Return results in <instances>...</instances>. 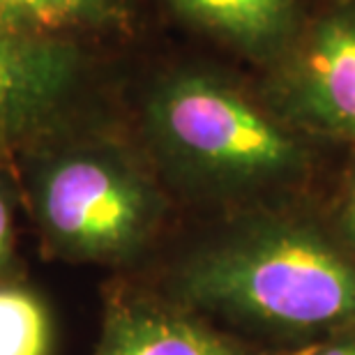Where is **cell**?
Returning a JSON list of instances; mask_svg holds the SVG:
<instances>
[{
    "label": "cell",
    "mask_w": 355,
    "mask_h": 355,
    "mask_svg": "<svg viewBox=\"0 0 355 355\" xmlns=\"http://www.w3.org/2000/svg\"><path fill=\"white\" fill-rule=\"evenodd\" d=\"M86 81V60L72 40L0 31V155L46 139Z\"/></svg>",
    "instance_id": "cell-5"
},
{
    "label": "cell",
    "mask_w": 355,
    "mask_h": 355,
    "mask_svg": "<svg viewBox=\"0 0 355 355\" xmlns=\"http://www.w3.org/2000/svg\"><path fill=\"white\" fill-rule=\"evenodd\" d=\"M123 17V0H0V31L31 37L69 40Z\"/></svg>",
    "instance_id": "cell-8"
},
{
    "label": "cell",
    "mask_w": 355,
    "mask_h": 355,
    "mask_svg": "<svg viewBox=\"0 0 355 355\" xmlns=\"http://www.w3.org/2000/svg\"><path fill=\"white\" fill-rule=\"evenodd\" d=\"M28 196L55 257L83 263L130 261L157 236L166 201L125 150L104 141L51 146L33 164Z\"/></svg>",
    "instance_id": "cell-3"
},
{
    "label": "cell",
    "mask_w": 355,
    "mask_h": 355,
    "mask_svg": "<svg viewBox=\"0 0 355 355\" xmlns=\"http://www.w3.org/2000/svg\"><path fill=\"white\" fill-rule=\"evenodd\" d=\"M144 132L168 178L201 198L263 201L309 171L300 132L210 72L182 69L155 83Z\"/></svg>",
    "instance_id": "cell-2"
},
{
    "label": "cell",
    "mask_w": 355,
    "mask_h": 355,
    "mask_svg": "<svg viewBox=\"0 0 355 355\" xmlns=\"http://www.w3.org/2000/svg\"><path fill=\"white\" fill-rule=\"evenodd\" d=\"M304 355H355V328L321 339Z\"/></svg>",
    "instance_id": "cell-12"
},
{
    "label": "cell",
    "mask_w": 355,
    "mask_h": 355,
    "mask_svg": "<svg viewBox=\"0 0 355 355\" xmlns=\"http://www.w3.org/2000/svg\"><path fill=\"white\" fill-rule=\"evenodd\" d=\"M173 7L252 58L277 60L295 40L297 0H171Z\"/></svg>",
    "instance_id": "cell-7"
},
{
    "label": "cell",
    "mask_w": 355,
    "mask_h": 355,
    "mask_svg": "<svg viewBox=\"0 0 355 355\" xmlns=\"http://www.w3.org/2000/svg\"><path fill=\"white\" fill-rule=\"evenodd\" d=\"M14 257V189L10 178L0 168V275Z\"/></svg>",
    "instance_id": "cell-10"
},
{
    "label": "cell",
    "mask_w": 355,
    "mask_h": 355,
    "mask_svg": "<svg viewBox=\"0 0 355 355\" xmlns=\"http://www.w3.org/2000/svg\"><path fill=\"white\" fill-rule=\"evenodd\" d=\"M171 295L233 335L316 344L355 328V254L332 226L261 208L196 245Z\"/></svg>",
    "instance_id": "cell-1"
},
{
    "label": "cell",
    "mask_w": 355,
    "mask_h": 355,
    "mask_svg": "<svg viewBox=\"0 0 355 355\" xmlns=\"http://www.w3.org/2000/svg\"><path fill=\"white\" fill-rule=\"evenodd\" d=\"M332 229L339 233V238L355 254V159L344 178V187L337 201V215Z\"/></svg>",
    "instance_id": "cell-11"
},
{
    "label": "cell",
    "mask_w": 355,
    "mask_h": 355,
    "mask_svg": "<svg viewBox=\"0 0 355 355\" xmlns=\"http://www.w3.org/2000/svg\"><path fill=\"white\" fill-rule=\"evenodd\" d=\"M268 106L300 134L355 146V3L323 14L291 42L277 58Z\"/></svg>",
    "instance_id": "cell-4"
},
{
    "label": "cell",
    "mask_w": 355,
    "mask_h": 355,
    "mask_svg": "<svg viewBox=\"0 0 355 355\" xmlns=\"http://www.w3.org/2000/svg\"><path fill=\"white\" fill-rule=\"evenodd\" d=\"M46 302L21 284L0 282V355H53Z\"/></svg>",
    "instance_id": "cell-9"
},
{
    "label": "cell",
    "mask_w": 355,
    "mask_h": 355,
    "mask_svg": "<svg viewBox=\"0 0 355 355\" xmlns=\"http://www.w3.org/2000/svg\"><path fill=\"white\" fill-rule=\"evenodd\" d=\"M90 355H259L238 335L173 295L125 291L109 297Z\"/></svg>",
    "instance_id": "cell-6"
}]
</instances>
